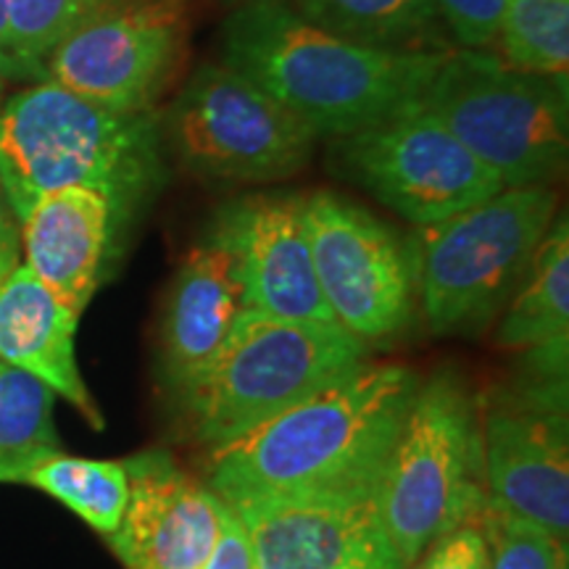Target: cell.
I'll return each mask as SVG.
<instances>
[{"label":"cell","instance_id":"cell-30","mask_svg":"<svg viewBox=\"0 0 569 569\" xmlns=\"http://www.w3.org/2000/svg\"><path fill=\"white\" fill-rule=\"evenodd\" d=\"M9 3L11 0H0V77L3 80H21L9 48Z\"/></svg>","mask_w":569,"mask_h":569},{"label":"cell","instance_id":"cell-18","mask_svg":"<svg viewBox=\"0 0 569 569\" xmlns=\"http://www.w3.org/2000/svg\"><path fill=\"white\" fill-rule=\"evenodd\" d=\"M77 322L80 315L61 303L27 264L0 284V361L38 377L101 430L103 417L77 365Z\"/></svg>","mask_w":569,"mask_h":569},{"label":"cell","instance_id":"cell-14","mask_svg":"<svg viewBox=\"0 0 569 569\" xmlns=\"http://www.w3.org/2000/svg\"><path fill=\"white\" fill-rule=\"evenodd\" d=\"M124 467L130 498L119 528L106 536L113 557L127 569H201L222 532L227 503L167 448L142 451Z\"/></svg>","mask_w":569,"mask_h":569},{"label":"cell","instance_id":"cell-2","mask_svg":"<svg viewBox=\"0 0 569 569\" xmlns=\"http://www.w3.org/2000/svg\"><path fill=\"white\" fill-rule=\"evenodd\" d=\"M446 56L356 46L317 30L282 0L240 6L222 27L227 67L330 138L369 130L422 103Z\"/></svg>","mask_w":569,"mask_h":569},{"label":"cell","instance_id":"cell-4","mask_svg":"<svg viewBox=\"0 0 569 569\" xmlns=\"http://www.w3.org/2000/svg\"><path fill=\"white\" fill-rule=\"evenodd\" d=\"M369 346L338 322L240 309L213 361L180 393L198 443L222 448L367 361Z\"/></svg>","mask_w":569,"mask_h":569},{"label":"cell","instance_id":"cell-7","mask_svg":"<svg viewBox=\"0 0 569 569\" xmlns=\"http://www.w3.org/2000/svg\"><path fill=\"white\" fill-rule=\"evenodd\" d=\"M425 106L503 188L549 184L565 172L567 77L530 74L490 51L457 48L440 63Z\"/></svg>","mask_w":569,"mask_h":569},{"label":"cell","instance_id":"cell-16","mask_svg":"<svg viewBox=\"0 0 569 569\" xmlns=\"http://www.w3.org/2000/svg\"><path fill=\"white\" fill-rule=\"evenodd\" d=\"M19 232L32 274L82 317L117 232L109 198L88 188L56 190L32 206Z\"/></svg>","mask_w":569,"mask_h":569},{"label":"cell","instance_id":"cell-15","mask_svg":"<svg viewBox=\"0 0 569 569\" xmlns=\"http://www.w3.org/2000/svg\"><path fill=\"white\" fill-rule=\"evenodd\" d=\"M488 509L530 519L553 536L569 532V448L565 409H493L482 419Z\"/></svg>","mask_w":569,"mask_h":569},{"label":"cell","instance_id":"cell-22","mask_svg":"<svg viewBox=\"0 0 569 569\" xmlns=\"http://www.w3.org/2000/svg\"><path fill=\"white\" fill-rule=\"evenodd\" d=\"M24 482L59 498L63 507L103 536L119 528L130 498L124 461L80 459L67 457L63 451L32 467Z\"/></svg>","mask_w":569,"mask_h":569},{"label":"cell","instance_id":"cell-23","mask_svg":"<svg viewBox=\"0 0 569 569\" xmlns=\"http://www.w3.org/2000/svg\"><path fill=\"white\" fill-rule=\"evenodd\" d=\"M493 46L511 69L567 77L569 0H507Z\"/></svg>","mask_w":569,"mask_h":569},{"label":"cell","instance_id":"cell-29","mask_svg":"<svg viewBox=\"0 0 569 569\" xmlns=\"http://www.w3.org/2000/svg\"><path fill=\"white\" fill-rule=\"evenodd\" d=\"M19 253H21L19 219L11 209V201L9 196H6L3 184H0V284H3L6 277L19 267Z\"/></svg>","mask_w":569,"mask_h":569},{"label":"cell","instance_id":"cell-9","mask_svg":"<svg viewBox=\"0 0 569 569\" xmlns=\"http://www.w3.org/2000/svg\"><path fill=\"white\" fill-rule=\"evenodd\" d=\"M338 169L411 224L430 227L498 196L503 184L425 101L338 138Z\"/></svg>","mask_w":569,"mask_h":569},{"label":"cell","instance_id":"cell-32","mask_svg":"<svg viewBox=\"0 0 569 569\" xmlns=\"http://www.w3.org/2000/svg\"><path fill=\"white\" fill-rule=\"evenodd\" d=\"M3 82L6 80H3V77H0V103H3Z\"/></svg>","mask_w":569,"mask_h":569},{"label":"cell","instance_id":"cell-21","mask_svg":"<svg viewBox=\"0 0 569 569\" xmlns=\"http://www.w3.org/2000/svg\"><path fill=\"white\" fill-rule=\"evenodd\" d=\"M53 409L56 393L46 382L0 361V465L13 482H24L32 467L61 453Z\"/></svg>","mask_w":569,"mask_h":569},{"label":"cell","instance_id":"cell-1","mask_svg":"<svg viewBox=\"0 0 569 569\" xmlns=\"http://www.w3.org/2000/svg\"><path fill=\"white\" fill-rule=\"evenodd\" d=\"M419 382L403 365L365 361L243 438L209 451L206 486L232 511L380 486Z\"/></svg>","mask_w":569,"mask_h":569},{"label":"cell","instance_id":"cell-27","mask_svg":"<svg viewBox=\"0 0 569 569\" xmlns=\"http://www.w3.org/2000/svg\"><path fill=\"white\" fill-rule=\"evenodd\" d=\"M407 569H490L488 540L480 525H461L432 540Z\"/></svg>","mask_w":569,"mask_h":569},{"label":"cell","instance_id":"cell-31","mask_svg":"<svg viewBox=\"0 0 569 569\" xmlns=\"http://www.w3.org/2000/svg\"><path fill=\"white\" fill-rule=\"evenodd\" d=\"M0 482H13L11 472H9V469H6L3 465H0Z\"/></svg>","mask_w":569,"mask_h":569},{"label":"cell","instance_id":"cell-12","mask_svg":"<svg viewBox=\"0 0 569 569\" xmlns=\"http://www.w3.org/2000/svg\"><path fill=\"white\" fill-rule=\"evenodd\" d=\"M380 486L330 490L234 511L253 569H403L382 528Z\"/></svg>","mask_w":569,"mask_h":569},{"label":"cell","instance_id":"cell-24","mask_svg":"<svg viewBox=\"0 0 569 569\" xmlns=\"http://www.w3.org/2000/svg\"><path fill=\"white\" fill-rule=\"evenodd\" d=\"M117 3L122 0H11L9 48L21 80L42 82L56 48Z\"/></svg>","mask_w":569,"mask_h":569},{"label":"cell","instance_id":"cell-33","mask_svg":"<svg viewBox=\"0 0 569 569\" xmlns=\"http://www.w3.org/2000/svg\"><path fill=\"white\" fill-rule=\"evenodd\" d=\"M240 3H243V6H246V3H256V0H240Z\"/></svg>","mask_w":569,"mask_h":569},{"label":"cell","instance_id":"cell-10","mask_svg":"<svg viewBox=\"0 0 569 569\" xmlns=\"http://www.w3.org/2000/svg\"><path fill=\"white\" fill-rule=\"evenodd\" d=\"M319 290L343 330L361 343H388L415 311V253L398 234L338 193L303 198Z\"/></svg>","mask_w":569,"mask_h":569},{"label":"cell","instance_id":"cell-26","mask_svg":"<svg viewBox=\"0 0 569 569\" xmlns=\"http://www.w3.org/2000/svg\"><path fill=\"white\" fill-rule=\"evenodd\" d=\"M443 17L453 46L467 51H490L507 0H432Z\"/></svg>","mask_w":569,"mask_h":569},{"label":"cell","instance_id":"cell-25","mask_svg":"<svg viewBox=\"0 0 569 569\" xmlns=\"http://www.w3.org/2000/svg\"><path fill=\"white\" fill-rule=\"evenodd\" d=\"M478 525L488 540L490 569H567V540L530 519L486 509Z\"/></svg>","mask_w":569,"mask_h":569},{"label":"cell","instance_id":"cell-8","mask_svg":"<svg viewBox=\"0 0 569 569\" xmlns=\"http://www.w3.org/2000/svg\"><path fill=\"white\" fill-rule=\"evenodd\" d=\"M161 134L184 169L227 182L288 180L309 163L319 138L224 61L203 63L184 82Z\"/></svg>","mask_w":569,"mask_h":569},{"label":"cell","instance_id":"cell-13","mask_svg":"<svg viewBox=\"0 0 569 569\" xmlns=\"http://www.w3.org/2000/svg\"><path fill=\"white\" fill-rule=\"evenodd\" d=\"M206 240L232 253L243 309L280 319L336 322L319 290L303 198L248 196L227 203L213 217Z\"/></svg>","mask_w":569,"mask_h":569},{"label":"cell","instance_id":"cell-28","mask_svg":"<svg viewBox=\"0 0 569 569\" xmlns=\"http://www.w3.org/2000/svg\"><path fill=\"white\" fill-rule=\"evenodd\" d=\"M201 569H253L251 538H248L243 519L234 515L230 507H227L217 546H213L211 557L206 559Z\"/></svg>","mask_w":569,"mask_h":569},{"label":"cell","instance_id":"cell-5","mask_svg":"<svg viewBox=\"0 0 569 569\" xmlns=\"http://www.w3.org/2000/svg\"><path fill=\"white\" fill-rule=\"evenodd\" d=\"M377 503L403 569L432 540L478 522L488 509L482 419L453 372L419 382L386 461Z\"/></svg>","mask_w":569,"mask_h":569},{"label":"cell","instance_id":"cell-3","mask_svg":"<svg viewBox=\"0 0 569 569\" xmlns=\"http://www.w3.org/2000/svg\"><path fill=\"white\" fill-rule=\"evenodd\" d=\"M161 174L156 111H113L53 82L0 103V184L19 222L63 188L106 196L122 222L159 190Z\"/></svg>","mask_w":569,"mask_h":569},{"label":"cell","instance_id":"cell-19","mask_svg":"<svg viewBox=\"0 0 569 569\" xmlns=\"http://www.w3.org/2000/svg\"><path fill=\"white\" fill-rule=\"evenodd\" d=\"M317 30L388 53H451L453 40L432 0H293Z\"/></svg>","mask_w":569,"mask_h":569},{"label":"cell","instance_id":"cell-6","mask_svg":"<svg viewBox=\"0 0 569 569\" xmlns=\"http://www.w3.org/2000/svg\"><path fill=\"white\" fill-rule=\"evenodd\" d=\"M549 184L501 193L425 227L415 253V290L436 332H475L522 288L538 248L557 219Z\"/></svg>","mask_w":569,"mask_h":569},{"label":"cell","instance_id":"cell-11","mask_svg":"<svg viewBox=\"0 0 569 569\" xmlns=\"http://www.w3.org/2000/svg\"><path fill=\"white\" fill-rule=\"evenodd\" d=\"M182 51L180 0H122L56 48L42 82L113 111H153Z\"/></svg>","mask_w":569,"mask_h":569},{"label":"cell","instance_id":"cell-17","mask_svg":"<svg viewBox=\"0 0 569 569\" xmlns=\"http://www.w3.org/2000/svg\"><path fill=\"white\" fill-rule=\"evenodd\" d=\"M240 309L243 290L232 253L203 238L182 259L163 309V375L177 396L211 365Z\"/></svg>","mask_w":569,"mask_h":569},{"label":"cell","instance_id":"cell-20","mask_svg":"<svg viewBox=\"0 0 569 569\" xmlns=\"http://www.w3.org/2000/svg\"><path fill=\"white\" fill-rule=\"evenodd\" d=\"M569 338V227L567 217L549 227L496 340L503 348H540Z\"/></svg>","mask_w":569,"mask_h":569}]
</instances>
